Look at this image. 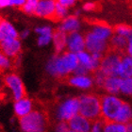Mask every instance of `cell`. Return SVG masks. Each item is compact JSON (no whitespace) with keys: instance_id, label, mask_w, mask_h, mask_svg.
<instances>
[{"instance_id":"cell-24","label":"cell","mask_w":132,"mask_h":132,"mask_svg":"<svg viewBox=\"0 0 132 132\" xmlns=\"http://www.w3.org/2000/svg\"><path fill=\"white\" fill-rule=\"evenodd\" d=\"M103 132H127V127L124 124H119L116 122H104Z\"/></svg>"},{"instance_id":"cell-2","label":"cell","mask_w":132,"mask_h":132,"mask_svg":"<svg viewBox=\"0 0 132 132\" xmlns=\"http://www.w3.org/2000/svg\"><path fill=\"white\" fill-rule=\"evenodd\" d=\"M79 99L80 115L88 119L92 124L102 119L101 101L100 96L93 94H83L78 97Z\"/></svg>"},{"instance_id":"cell-21","label":"cell","mask_w":132,"mask_h":132,"mask_svg":"<svg viewBox=\"0 0 132 132\" xmlns=\"http://www.w3.org/2000/svg\"><path fill=\"white\" fill-rule=\"evenodd\" d=\"M127 43H128V40L127 38L117 35V34H113V36L111 37L110 41V46L112 48L113 51L120 53L123 52V51H126Z\"/></svg>"},{"instance_id":"cell-41","label":"cell","mask_w":132,"mask_h":132,"mask_svg":"<svg viewBox=\"0 0 132 132\" xmlns=\"http://www.w3.org/2000/svg\"><path fill=\"white\" fill-rule=\"evenodd\" d=\"M4 98H5V94L0 90V100H3Z\"/></svg>"},{"instance_id":"cell-31","label":"cell","mask_w":132,"mask_h":132,"mask_svg":"<svg viewBox=\"0 0 132 132\" xmlns=\"http://www.w3.org/2000/svg\"><path fill=\"white\" fill-rule=\"evenodd\" d=\"M53 35H54V33L53 34H45V35H39L37 38V44L41 47L47 46L52 42Z\"/></svg>"},{"instance_id":"cell-33","label":"cell","mask_w":132,"mask_h":132,"mask_svg":"<svg viewBox=\"0 0 132 132\" xmlns=\"http://www.w3.org/2000/svg\"><path fill=\"white\" fill-rule=\"evenodd\" d=\"M102 129H104V121L102 119L93 123V127H92L91 132H102Z\"/></svg>"},{"instance_id":"cell-42","label":"cell","mask_w":132,"mask_h":132,"mask_svg":"<svg viewBox=\"0 0 132 132\" xmlns=\"http://www.w3.org/2000/svg\"><path fill=\"white\" fill-rule=\"evenodd\" d=\"M0 90H1V84H0Z\"/></svg>"},{"instance_id":"cell-27","label":"cell","mask_w":132,"mask_h":132,"mask_svg":"<svg viewBox=\"0 0 132 132\" xmlns=\"http://www.w3.org/2000/svg\"><path fill=\"white\" fill-rule=\"evenodd\" d=\"M69 16V9L63 7V6L60 5L57 3V6H56V10H55V16H54V20L56 21H62L65 18Z\"/></svg>"},{"instance_id":"cell-16","label":"cell","mask_w":132,"mask_h":132,"mask_svg":"<svg viewBox=\"0 0 132 132\" xmlns=\"http://www.w3.org/2000/svg\"><path fill=\"white\" fill-rule=\"evenodd\" d=\"M91 124L88 119L80 114H77L67 122L70 130L74 132H88L91 128Z\"/></svg>"},{"instance_id":"cell-17","label":"cell","mask_w":132,"mask_h":132,"mask_svg":"<svg viewBox=\"0 0 132 132\" xmlns=\"http://www.w3.org/2000/svg\"><path fill=\"white\" fill-rule=\"evenodd\" d=\"M67 82H68L69 85L77 87V88L89 89L93 86L94 79H93V77H89V76H77V75H74V76H71V77H68Z\"/></svg>"},{"instance_id":"cell-38","label":"cell","mask_w":132,"mask_h":132,"mask_svg":"<svg viewBox=\"0 0 132 132\" xmlns=\"http://www.w3.org/2000/svg\"><path fill=\"white\" fill-rule=\"evenodd\" d=\"M126 53L127 56H129L132 58V37L128 39V43H127V46L126 49Z\"/></svg>"},{"instance_id":"cell-30","label":"cell","mask_w":132,"mask_h":132,"mask_svg":"<svg viewBox=\"0 0 132 132\" xmlns=\"http://www.w3.org/2000/svg\"><path fill=\"white\" fill-rule=\"evenodd\" d=\"M120 92L125 94H132V77L121 78Z\"/></svg>"},{"instance_id":"cell-10","label":"cell","mask_w":132,"mask_h":132,"mask_svg":"<svg viewBox=\"0 0 132 132\" xmlns=\"http://www.w3.org/2000/svg\"><path fill=\"white\" fill-rule=\"evenodd\" d=\"M56 6V0H40L34 15L44 19H54Z\"/></svg>"},{"instance_id":"cell-6","label":"cell","mask_w":132,"mask_h":132,"mask_svg":"<svg viewBox=\"0 0 132 132\" xmlns=\"http://www.w3.org/2000/svg\"><path fill=\"white\" fill-rule=\"evenodd\" d=\"M3 82L9 89H11L13 94L14 99L18 101L23 98H27V91L22 79L16 73H8L3 77Z\"/></svg>"},{"instance_id":"cell-23","label":"cell","mask_w":132,"mask_h":132,"mask_svg":"<svg viewBox=\"0 0 132 132\" xmlns=\"http://www.w3.org/2000/svg\"><path fill=\"white\" fill-rule=\"evenodd\" d=\"M130 120H132V110L131 108L128 104L125 103L123 104L122 108L119 110L118 114L116 116L115 122L119 123V124H124L126 125L127 122H129Z\"/></svg>"},{"instance_id":"cell-29","label":"cell","mask_w":132,"mask_h":132,"mask_svg":"<svg viewBox=\"0 0 132 132\" xmlns=\"http://www.w3.org/2000/svg\"><path fill=\"white\" fill-rule=\"evenodd\" d=\"M26 0H0V10L6 8H22Z\"/></svg>"},{"instance_id":"cell-8","label":"cell","mask_w":132,"mask_h":132,"mask_svg":"<svg viewBox=\"0 0 132 132\" xmlns=\"http://www.w3.org/2000/svg\"><path fill=\"white\" fill-rule=\"evenodd\" d=\"M79 111V99L78 97L67 99L61 105L59 109L58 117L61 122L67 123L73 117L77 115Z\"/></svg>"},{"instance_id":"cell-5","label":"cell","mask_w":132,"mask_h":132,"mask_svg":"<svg viewBox=\"0 0 132 132\" xmlns=\"http://www.w3.org/2000/svg\"><path fill=\"white\" fill-rule=\"evenodd\" d=\"M121 60V53L113 50L108 51L102 59L98 70L106 77H118V69Z\"/></svg>"},{"instance_id":"cell-1","label":"cell","mask_w":132,"mask_h":132,"mask_svg":"<svg viewBox=\"0 0 132 132\" xmlns=\"http://www.w3.org/2000/svg\"><path fill=\"white\" fill-rule=\"evenodd\" d=\"M79 62L77 54L71 52L55 54L49 59L46 64L47 73L57 78H66L69 75L75 73Z\"/></svg>"},{"instance_id":"cell-37","label":"cell","mask_w":132,"mask_h":132,"mask_svg":"<svg viewBox=\"0 0 132 132\" xmlns=\"http://www.w3.org/2000/svg\"><path fill=\"white\" fill-rule=\"evenodd\" d=\"M30 35V30L28 28H25L23 29L21 32H19V39H22V40H26V39L29 37Z\"/></svg>"},{"instance_id":"cell-25","label":"cell","mask_w":132,"mask_h":132,"mask_svg":"<svg viewBox=\"0 0 132 132\" xmlns=\"http://www.w3.org/2000/svg\"><path fill=\"white\" fill-rule=\"evenodd\" d=\"M114 34H117V35H120L122 37H125L127 38V40L132 37V28L127 25H125V24H121V25L116 26L114 29Z\"/></svg>"},{"instance_id":"cell-39","label":"cell","mask_w":132,"mask_h":132,"mask_svg":"<svg viewBox=\"0 0 132 132\" xmlns=\"http://www.w3.org/2000/svg\"><path fill=\"white\" fill-rule=\"evenodd\" d=\"M125 126H126V127H127V132H132V120H130L129 122H127Z\"/></svg>"},{"instance_id":"cell-34","label":"cell","mask_w":132,"mask_h":132,"mask_svg":"<svg viewBox=\"0 0 132 132\" xmlns=\"http://www.w3.org/2000/svg\"><path fill=\"white\" fill-rule=\"evenodd\" d=\"M58 4L60 5L63 6V7H66V8H72L73 6H75V4L77 3V0H56Z\"/></svg>"},{"instance_id":"cell-26","label":"cell","mask_w":132,"mask_h":132,"mask_svg":"<svg viewBox=\"0 0 132 132\" xmlns=\"http://www.w3.org/2000/svg\"><path fill=\"white\" fill-rule=\"evenodd\" d=\"M13 67V61L12 59L9 58L3 52L0 51V72L8 71Z\"/></svg>"},{"instance_id":"cell-20","label":"cell","mask_w":132,"mask_h":132,"mask_svg":"<svg viewBox=\"0 0 132 132\" xmlns=\"http://www.w3.org/2000/svg\"><path fill=\"white\" fill-rule=\"evenodd\" d=\"M31 110H32V103L28 98L18 100L14 104V111H15L16 116H18L19 118L28 115V113L31 112Z\"/></svg>"},{"instance_id":"cell-12","label":"cell","mask_w":132,"mask_h":132,"mask_svg":"<svg viewBox=\"0 0 132 132\" xmlns=\"http://www.w3.org/2000/svg\"><path fill=\"white\" fill-rule=\"evenodd\" d=\"M88 31L94 34L97 38L101 39L103 41L109 42V43L114 34L112 28L105 23H94L90 26Z\"/></svg>"},{"instance_id":"cell-14","label":"cell","mask_w":132,"mask_h":132,"mask_svg":"<svg viewBox=\"0 0 132 132\" xmlns=\"http://www.w3.org/2000/svg\"><path fill=\"white\" fill-rule=\"evenodd\" d=\"M81 22L79 18L74 16V15H69L67 18L60 22L58 29L63 31L67 35L74 32H78L81 28Z\"/></svg>"},{"instance_id":"cell-22","label":"cell","mask_w":132,"mask_h":132,"mask_svg":"<svg viewBox=\"0 0 132 132\" xmlns=\"http://www.w3.org/2000/svg\"><path fill=\"white\" fill-rule=\"evenodd\" d=\"M121 78L119 77H108L103 85V89L110 94H117L120 92Z\"/></svg>"},{"instance_id":"cell-19","label":"cell","mask_w":132,"mask_h":132,"mask_svg":"<svg viewBox=\"0 0 132 132\" xmlns=\"http://www.w3.org/2000/svg\"><path fill=\"white\" fill-rule=\"evenodd\" d=\"M118 77L120 78L132 77V58L127 55L122 56V60L118 69Z\"/></svg>"},{"instance_id":"cell-4","label":"cell","mask_w":132,"mask_h":132,"mask_svg":"<svg viewBox=\"0 0 132 132\" xmlns=\"http://www.w3.org/2000/svg\"><path fill=\"white\" fill-rule=\"evenodd\" d=\"M100 101H101L102 120L105 123L115 122L116 116L124 102L112 95H102L100 96Z\"/></svg>"},{"instance_id":"cell-44","label":"cell","mask_w":132,"mask_h":132,"mask_svg":"<svg viewBox=\"0 0 132 132\" xmlns=\"http://www.w3.org/2000/svg\"><path fill=\"white\" fill-rule=\"evenodd\" d=\"M70 132H74V131H70Z\"/></svg>"},{"instance_id":"cell-35","label":"cell","mask_w":132,"mask_h":132,"mask_svg":"<svg viewBox=\"0 0 132 132\" xmlns=\"http://www.w3.org/2000/svg\"><path fill=\"white\" fill-rule=\"evenodd\" d=\"M70 128H69L67 123H64V122H61L59 123L57 127H56V131L55 132H70Z\"/></svg>"},{"instance_id":"cell-36","label":"cell","mask_w":132,"mask_h":132,"mask_svg":"<svg viewBox=\"0 0 132 132\" xmlns=\"http://www.w3.org/2000/svg\"><path fill=\"white\" fill-rule=\"evenodd\" d=\"M95 8H96V4L94 2H92V1H88V2L84 3V5L82 7V9L85 11H92L95 10Z\"/></svg>"},{"instance_id":"cell-18","label":"cell","mask_w":132,"mask_h":132,"mask_svg":"<svg viewBox=\"0 0 132 132\" xmlns=\"http://www.w3.org/2000/svg\"><path fill=\"white\" fill-rule=\"evenodd\" d=\"M52 43L56 54L63 53L66 50V45H67V34L63 31L57 29L53 35Z\"/></svg>"},{"instance_id":"cell-9","label":"cell","mask_w":132,"mask_h":132,"mask_svg":"<svg viewBox=\"0 0 132 132\" xmlns=\"http://www.w3.org/2000/svg\"><path fill=\"white\" fill-rule=\"evenodd\" d=\"M66 50L68 52L78 54L85 50V36L81 32H74L67 35Z\"/></svg>"},{"instance_id":"cell-43","label":"cell","mask_w":132,"mask_h":132,"mask_svg":"<svg viewBox=\"0 0 132 132\" xmlns=\"http://www.w3.org/2000/svg\"><path fill=\"white\" fill-rule=\"evenodd\" d=\"M1 19H2V18H1V17H0V21H1Z\"/></svg>"},{"instance_id":"cell-7","label":"cell","mask_w":132,"mask_h":132,"mask_svg":"<svg viewBox=\"0 0 132 132\" xmlns=\"http://www.w3.org/2000/svg\"><path fill=\"white\" fill-rule=\"evenodd\" d=\"M84 36H85V50L89 53L91 54L99 53V54L105 55L109 51V48H110L109 42L103 41L101 39L97 38L88 30L86 31Z\"/></svg>"},{"instance_id":"cell-13","label":"cell","mask_w":132,"mask_h":132,"mask_svg":"<svg viewBox=\"0 0 132 132\" xmlns=\"http://www.w3.org/2000/svg\"><path fill=\"white\" fill-rule=\"evenodd\" d=\"M12 39H19V32L16 28L7 19L0 21V43Z\"/></svg>"},{"instance_id":"cell-28","label":"cell","mask_w":132,"mask_h":132,"mask_svg":"<svg viewBox=\"0 0 132 132\" xmlns=\"http://www.w3.org/2000/svg\"><path fill=\"white\" fill-rule=\"evenodd\" d=\"M40 0H26L24 5L21 9H22L23 12H25L26 14L28 15H32L35 12L38 3Z\"/></svg>"},{"instance_id":"cell-3","label":"cell","mask_w":132,"mask_h":132,"mask_svg":"<svg viewBox=\"0 0 132 132\" xmlns=\"http://www.w3.org/2000/svg\"><path fill=\"white\" fill-rule=\"evenodd\" d=\"M19 123L21 128L25 132H45V116L37 110L19 118Z\"/></svg>"},{"instance_id":"cell-15","label":"cell","mask_w":132,"mask_h":132,"mask_svg":"<svg viewBox=\"0 0 132 132\" xmlns=\"http://www.w3.org/2000/svg\"><path fill=\"white\" fill-rule=\"evenodd\" d=\"M77 55V59H78V62L80 65L84 66L90 73L91 72H96L100 67V61H97L95 59L93 58L91 53H89L88 51H82L79 52Z\"/></svg>"},{"instance_id":"cell-11","label":"cell","mask_w":132,"mask_h":132,"mask_svg":"<svg viewBox=\"0 0 132 132\" xmlns=\"http://www.w3.org/2000/svg\"><path fill=\"white\" fill-rule=\"evenodd\" d=\"M0 51L11 59L19 57L22 51V44L20 39H12L0 43Z\"/></svg>"},{"instance_id":"cell-32","label":"cell","mask_w":132,"mask_h":132,"mask_svg":"<svg viewBox=\"0 0 132 132\" xmlns=\"http://www.w3.org/2000/svg\"><path fill=\"white\" fill-rule=\"evenodd\" d=\"M36 34L39 35H45V34H53L55 32L53 28L49 25H42L36 27L35 29H34Z\"/></svg>"},{"instance_id":"cell-40","label":"cell","mask_w":132,"mask_h":132,"mask_svg":"<svg viewBox=\"0 0 132 132\" xmlns=\"http://www.w3.org/2000/svg\"><path fill=\"white\" fill-rule=\"evenodd\" d=\"M80 13H81V10H78V9H77V10H76V11H74V14H73V15L78 18L79 15H80Z\"/></svg>"}]
</instances>
